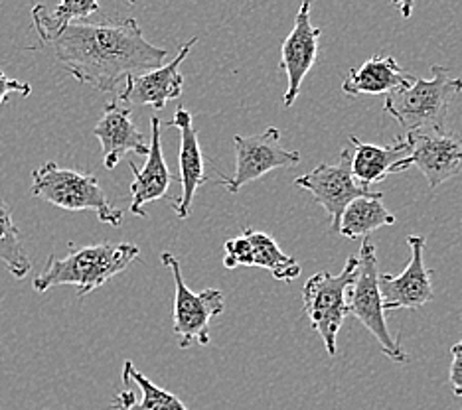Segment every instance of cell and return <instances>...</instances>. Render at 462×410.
Instances as JSON below:
<instances>
[{
	"instance_id": "cell-1",
	"label": "cell",
	"mask_w": 462,
	"mask_h": 410,
	"mask_svg": "<svg viewBox=\"0 0 462 410\" xmlns=\"http://www.w3.org/2000/svg\"><path fill=\"white\" fill-rule=\"evenodd\" d=\"M73 79L111 93L123 79L162 66L168 50L151 44L134 18L73 23L51 41Z\"/></svg>"
},
{
	"instance_id": "cell-8",
	"label": "cell",
	"mask_w": 462,
	"mask_h": 410,
	"mask_svg": "<svg viewBox=\"0 0 462 410\" xmlns=\"http://www.w3.org/2000/svg\"><path fill=\"white\" fill-rule=\"evenodd\" d=\"M295 186L310 192L330 219L332 231H338L344 209L358 197H383L377 189L364 187L352 176V149L340 152L336 164H320L312 172L299 176Z\"/></svg>"
},
{
	"instance_id": "cell-13",
	"label": "cell",
	"mask_w": 462,
	"mask_h": 410,
	"mask_svg": "<svg viewBox=\"0 0 462 410\" xmlns=\"http://www.w3.org/2000/svg\"><path fill=\"white\" fill-rule=\"evenodd\" d=\"M320 36L322 30L310 23V0H302L295 18V26L289 32L281 48V69L285 71L289 79L287 93L282 97L285 107L295 105L304 77L309 76V71L317 63Z\"/></svg>"
},
{
	"instance_id": "cell-26",
	"label": "cell",
	"mask_w": 462,
	"mask_h": 410,
	"mask_svg": "<svg viewBox=\"0 0 462 410\" xmlns=\"http://www.w3.org/2000/svg\"><path fill=\"white\" fill-rule=\"evenodd\" d=\"M133 403H134L133 391H123V393H119L117 396L113 398L111 408H113V410H131Z\"/></svg>"
},
{
	"instance_id": "cell-12",
	"label": "cell",
	"mask_w": 462,
	"mask_h": 410,
	"mask_svg": "<svg viewBox=\"0 0 462 410\" xmlns=\"http://www.w3.org/2000/svg\"><path fill=\"white\" fill-rule=\"evenodd\" d=\"M224 251V267L227 270L259 267L269 270L281 282H292L300 277L299 260L282 252L275 239L251 227H245L239 237L226 241Z\"/></svg>"
},
{
	"instance_id": "cell-21",
	"label": "cell",
	"mask_w": 462,
	"mask_h": 410,
	"mask_svg": "<svg viewBox=\"0 0 462 410\" xmlns=\"http://www.w3.org/2000/svg\"><path fill=\"white\" fill-rule=\"evenodd\" d=\"M393 223L395 215L387 212L382 197H358L344 209L338 233L346 239L370 237L375 229Z\"/></svg>"
},
{
	"instance_id": "cell-3",
	"label": "cell",
	"mask_w": 462,
	"mask_h": 410,
	"mask_svg": "<svg viewBox=\"0 0 462 410\" xmlns=\"http://www.w3.org/2000/svg\"><path fill=\"white\" fill-rule=\"evenodd\" d=\"M462 91V79L443 66H430V79L415 77L409 87L385 95V113L409 132L445 131L450 103Z\"/></svg>"
},
{
	"instance_id": "cell-23",
	"label": "cell",
	"mask_w": 462,
	"mask_h": 410,
	"mask_svg": "<svg viewBox=\"0 0 462 410\" xmlns=\"http://www.w3.org/2000/svg\"><path fill=\"white\" fill-rule=\"evenodd\" d=\"M131 381L139 385L143 393V401L141 403L134 401L131 410H190L176 395L164 391V388L154 385L151 378H146L141 371H136L133 361H125L123 383L129 385Z\"/></svg>"
},
{
	"instance_id": "cell-6",
	"label": "cell",
	"mask_w": 462,
	"mask_h": 410,
	"mask_svg": "<svg viewBox=\"0 0 462 410\" xmlns=\"http://www.w3.org/2000/svg\"><path fill=\"white\" fill-rule=\"evenodd\" d=\"M358 278L348 288V315L364 323V328L380 342L382 351L395 363H407L409 357L402 350V343L393 338L385 322L383 298L380 292V270H377V252L370 237H364L360 247Z\"/></svg>"
},
{
	"instance_id": "cell-15",
	"label": "cell",
	"mask_w": 462,
	"mask_h": 410,
	"mask_svg": "<svg viewBox=\"0 0 462 410\" xmlns=\"http://www.w3.org/2000/svg\"><path fill=\"white\" fill-rule=\"evenodd\" d=\"M93 136L99 139L103 150V166L113 170L125 154L134 152L146 156L149 142L144 134L133 123V111L129 105H123L119 99L111 101L103 111V117L93 129Z\"/></svg>"
},
{
	"instance_id": "cell-19",
	"label": "cell",
	"mask_w": 462,
	"mask_h": 410,
	"mask_svg": "<svg viewBox=\"0 0 462 410\" xmlns=\"http://www.w3.org/2000/svg\"><path fill=\"white\" fill-rule=\"evenodd\" d=\"M352 142V176L364 187L382 184L392 166L411 152V144L405 139H397L390 146H377L362 142L358 136H350Z\"/></svg>"
},
{
	"instance_id": "cell-5",
	"label": "cell",
	"mask_w": 462,
	"mask_h": 410,
	"mask_svg": "<svg viewBox=\"0 0 462 410\" xmlns=\"http://www.w3.org/2000/svg\"><path fill=\"white\" fill-rule=\"evenodd\" d=\"M360 260L358 257H348L346 267L338 275L328 270L312 275L302 288V308L310 325L320 335L330 357L338 351V332L348 315V288L358 278Z\"/></svg>"
},
{
	"instance_id": "cell-17",
	"label": "cell",
	"mask_w": 462,
	"mask_h": 410,
	"mask_svg": "<svg viewBox=\"0 0 462 410\" xmlns=\"http://www.w3.org/2000/svg\"><path fill=\"white\" fill-rule=\"evenodd\" d=\"M129 168L134 174V180L131 184V214L136 217H146L144 205H149L156 199H162L168 196V187L172 180H178V176H172L168 170L162 144H161V119H151V142L149 152H146V162L143 170L136 168L134 162H129Z\"/></svg>"
},
{
	"instance_id": "cell-22",
	"label": "cell",
	"mask_w": 462,
	"mask_h": 410,
	"mask_svg": "<svg viewBox=\"0 0 462 410\" xmlns=\"http://www.w3.org/2000/svg\"><path fill=\"white\" fill-rule=\"evenodd\" d=\"M0 260L5 262L10 275L14 278L23 280L32 269L23 239H20V231L14 223L13 209L0 199Z\"/></svg>"
},
{
	"instance_id": "cell-7",
	"label": "cell",
	"mask_w": 462,
	"mask_h": 410,
	"mask_svg": "<svg viewBox=\"0 0 462 410\" xmlns=\"http://www.w3.org/2000/svg\"><path fill=\"white\" fill-rule=\"evenodd\" d=\"M161 260L166 269H171L174 278V333L180 350H188L194 342L209 345V322L226 310L224 292L217 288L192 292L184 282L180 262L172 252L164 251Z\"/></svg>"
},
{
	"instance_id": "cell-4",
	"label": "cell",
	"mask_w": 462,
	"mask_h": 410,
	"mask_svg": "<svg viewBox=\"0 0 462 410\" xmlns=\"http://www.w3.org/2000/svg\"><path fill=\"white\" fill-rule=\"evenodd\" d=\"M30 192L34 197L44 199L46 204L69 209V212H96L101 223L111 227H121L123 223V212L111 205L93 174L46 162L34 170Z\"/></svg>"
},
{
	"instance_id": "cell-24",
	"label": "cell",
	"mask_w": 462,
	"mask_h": 410,
	"mask_svg": "<svg viewBox=\"0 0 462 410\" xmlns=\"http://www.w3.org/2000/svg\"><path fill=\"white\" fill-rule=\"evenodd\" d=\"M13 93L20 95V97H30V95H32V86H30V83L8 77L6 73L0 71V107H3V103L6 101L8 95Z\"/></svg>"
},
{
	"instance_id": "cell-28",
	"label": "cell",
	"mask_w": 462,
	"mask_h": 410,
	"mask_svg": "<svg viewBox=\"0 0 462 410\" xmlns=\"http://www.w3.org/2000/svg\"><path fill=\"white\" fill-rule=\"evenodd\" d=\"M125 3H129V5H134V3H136V0H125Z\"/></svg>"
},
{
	"instance_id": "cell-27",
	"label": "cell",
	"mask_w": 462,
	"mask_h": 410,
	"mask_svg": "<svg viewBox=\"0 0 462 410\" xmlns=\"http://www.w3.org/2000/svg\"><path fill=\"white\" fill-rule=\"evenodd\" d=\"M392 5L399 10V14H402L405 20L411 18L415 0H392Z\"/></svg>"
},
{
	"instance_id": "cell-20",
	"label": "cell",
	"mask_w": 462,
	"mask_h": 410,
	"mask_svg": "<svg viewBox=\"0 0 462 410\" xmlns=\"http://www.w3.org/2000/svg\"><path fill=\"white\" fill-rule=\"evenodd\" d=\"M99 13V0H60L54 10L46 6L32 8V24L42 41H54L73 23H83Z\"/></svg>"
},
{
	"instance_id": "cell-18",
	"label": "cell",
	"mask_w": 462,
	"mask_h": 410,
	"mask_svg": "<svg viewBox=\"0 0 462 410\" xmlns=\"http://www.w3.org/2000/svg\"><path fill=\"white\" fill-rule=\"evenodd\" d=\"M413 76L399 66L393 56H372L362 68L350 69L342 81V91L348 97L358 95H387L395 89L409 87Z\"/></svg>"
},
{
	"instance_id": "cell-9",
	"label": "cell",
	"mask_w": 462,
	"mask_h": 410,
	"mask_svg": "<svg viewBox=\"0 0 462 410\" xmlns=\"http://www.w3.org/2000/svg\"><path fill=\"white\" fill-rule=\"evenodd\" d=\"M405 139L411 152L392 166L390 174L419 168L425 176L429 189H437L450 178L462 172V136L447 131H413Z\"/></svg>"
},
{
	"instance_id": "cell-14",
	"label": "cell",
	"mask_w": 462,
	"mask_h": 410,
	"mask_svg": "<svg viewBox=\"0 0 462 410\" xmlns=\"http://www.w3.org/2000/svg\"><path fill=\"white\" fill-rule=\"evenodd\" d=\"M196 44L198 38L188 40L171 63L125 79V89L117 99L123 105H129L131 109L134 105H151L154 111H162L168 101L182 95L184 76L180 73V66Z\"/></svg>"
},
{
	"instance_id": "cell-10",
	"label": "cell",
	"mask_w": 462,
	"mask_h": 410,
	"mask_svg": "<svg viewBox=\"0 0 462 410\" xmlns=\"http://www.w3.org/2000/svg\"><path fill=\"white\" fill-rule=\"evenodd\" d=\"M236 172L222 178L217 184L229 194H237L249 182H255L279 168H292L300 162L299 150H287L281 144V131L269 126L265 132L254 136H234Z\"/></svg>"
},
{
	"instance_id": "cell-16",
	"label": "cell",
	"mask_w": 462,
	"mask_h": 410,
	"mask_svg": "<svg viewBox=\"0 0 462 410\" xmlns=\"http://www.w3.org/2000/svg\"><path fill=\"white\" fill-rule=\"evenodd\" d=\"M168 126H176L178 132H180V176H178V180L182 184V196L171 199V204L178 219H186L192 212L198 187L208 184L204 154L199 149L198 129L194 126L192 114L186 107L176 109L174 119L168 123Z\"/></svg>"
},
{
	"instance_id": "cell-25",
	"label": "cell",
	"mask_w": 462,
	"mask_h": 410,
	"mask_svg": "<svg viewBox=\"0 0 462 410\" xmlns=\"http://www.w3.org/2000/svg\"><path fill=\"white\" fill-rule=\"evenodd\" d=\"M450 355H453V363H450L448 381L455 396H462V340L450 347Z\"/></svg>"
},
{
	"instance_id": "cell-2",
	"label": "cell",
	"mask_w": 462,
	"mask_h": 410,
	"mask_svg": "<svg viewBox=\"0 0 462 410\" xmlns=\"http://www.w3.org/2000/svg\"><path fill=\"white\" fill-rule=\"evenodd\" d=\"M141 249L133 243H99L73 249L66 257L50 255L44 270L34 278L36 292H48L54 287L78 288V298L101 288L111 278L127 270L139 259Z\"/></svg>"
},
{
	"instance_id": "cell-11",
	"label": "cell",
	"mask_w": 462,
	"mask_h": 410,
	"mask_svg": "<svg viewBox=\"0 0 462 410\" xmlns=\"http://www.w3.org/2000/svg\"><path fill=\"white\" fill-rule=\"evenodd\" d=\"M407 245L411 247V260L402 275L392 277L387 272H380V278H377L385 312L421 308L435 296L433 282H430L433 272L425 267L423 260L427 239L423 235H409Z\"/></svg>"
}]
</instances>
